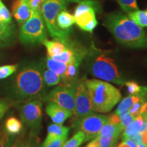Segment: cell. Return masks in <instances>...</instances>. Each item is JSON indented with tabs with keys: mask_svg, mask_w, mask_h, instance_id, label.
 Here are the masks:
<instances>
[{
	"mask_svg": "<svg viewBox=\"0 0 147 147\" xmlns=\"http://www.w3.org/2000/svg\"><path fill=\"white\" fill-rule=\"evenodd\" d=\"M104 25L119 43L133 49L147 48V36L142 27L121 12L108 14Z\"/></svg>",
	"mask_w": 147,
	"mask_h": 147,
	"instance_id": "1",
	"label": "cell"
},
{
	"mask_svg": "<svg viewBox=\"0 0 147 147\" xmlns=\"http://www.w3.org/2000/svg\"><path fill=\"white\" fill-rule=\"evenodd\" d=\"M45 86L42 69L30 64L18 71L13 85L14 96L21 102H29L43 95Z\"/></svg>",
	"mask_w": 147,
	"mask_h": 147,
	"instance_id": "2",
	"label": "cell"
},
{
	"mask_svg": "<svg viewBox=\"0 0 147 147\" xmlns=\"http://www.w3.org/2000/svg\"><path fill=\"white\" fill-rule=\"evenodd\" d=\"M94 112L108 113L121 99V92L111 84L103 80H84Z\"/></svg>",
	"mask_w": 147,
	"mask_h": 147,
	"instance_id": "3",
	"label": "cell"
},
{
	"mask_svg": "<svg viewBox=\"0 0 147 147\" xmlns=\"http://www.w3.org/2000/svg\"><path fill=\"white\" fill-rule=\"evenodd\" d=\"M67 7V3L63 0H45L42 5L41 14L50 36L54 40L62 42L67 47H71L75 45L69 38L71 32L59 28L56 23L58 14L61 10H66Z\"/></svg>",
	"mask_w": 147,
	"mask_h": 147,
	"instance_id": "4",
	"label": "cell"
},
{
	"mask_svg": "<svg viewBox=\"0 0 147 147\" xmlns=\"http://www.w3.org/2000/svg\"><path fill=\"white\" fill-rule=\"evenodd\" d=\"M19 39L26 45L43 44L47 40V29L40 11L32 10L29 19L21 25Z\"/></svg>",
	"mask_w": 147,
	"mask_h": 147,
	"instance_id": "5",
	"label": "cell"
},
{
	"mask_svg": "<svg viewBox=\"0 0 147 147\" xmlns=\"http://www.w3.org/2000/svg\"><path fill=\"white\" fill-rule=\"evenodd\" d=\"M90 71L93 76L104 81L111 82L119 85H124L125 79L121 76L115 60L101 54L93 59L90 65Z\"/></svg>",
	"mask_w": 147,
	"mask_h": 147,
	"instance_id": "6",
	"label": "cell"
},
{
	"mask_svg": "<svg viewBox=\"0 0 147 147\" xmlns=\"http://www.w3.org/2000/svg\"><path fill=\"white\" fill-rule=\"evenodd\" d=\"M100 8L97 0H85L78 3L74 14L75 23L84 32L93 33L98 24L95 14Z\"/></svg>",
	"mask_w": 147,
	"mask_h": 147,
	"instance_id": "7",
	"label": "cell"
},
{
	"mask_svg": "<svg viewBox=\"0 0 147 147\" xmlns=\"http://www.w3.org/2000/svg\"><path fill=\"white\" fill-rule=\"evenodd\" d=\"M76 81L63 83L53 89L45 97V100L56 103L59 106L69 110L73 115L75 110V92Z\"/></svg>",
	"mask_w": 147,
	"mask_h": 147,
	"instance_id": "8",
	"label": "cell"
},
{
	"mask_svg": "<svg viewBox=\"0 0 147 147\" xmlns=\"http://www.w3.org/2000/svg\"><path fill=\"white\" fill-rule=\"evenodd\" d=\"M107 121V116L93 113L83 118L78 119L76 125L80 131L84 134V142H87L97 136L99 131Z\"/></svg>",
	"mask_w": 147,
	"mask_h": 147,
	"instance_id": "9",
	"label": "cell"
},
{
	"mask_svg": "<svg viewBox=\"0 0 147 147\" xmlns=\"http://www.w3.org/2000/svg\"><path fill=\"white\" fill-rule=\"evenodd\" d=\"M20 116L23 122L32 129L38 128L42 119V103L40 100L27 102L20 108Z\"/></svg>",
	"mask_w": 147,
	"mask_h": 147,
	"instance_id": "10",
	"label": "cell"
},
{
	"mask_svg": "<svg viewBox=\"0 0 147 147\" xmlns=\"http://www.w3.org/2000/svg\"><path fill=\"white\" fill-rule=\"evenodd\" d=\"M74 115L78 119H81L94 113L91 106L89 93L84 80H77L75 92Z\"/></svg>",
	"mask_w": 147,
	"mask_h": 147,
	"instance_id": "11",
	"label": "cell"
},
{
	"mask_svg": "<svg viewBox=\"0 0 147 147\" xmlns=\"http://www.w3.org/2000/svg\"><path fill=\"white\" fill-rule=\"evenodd\" d=\"M12 14L19 25L26 22L32 14V9L29 0H15L12 5Z\"/></svg>",
	"mask_w": 147,
	"mask_h": 147,
	"instance_id": "12",
	"label": "cell"
},
{
	"mask_svg": "<svg viewBox=\"0 0 147 147\" xmlns=\"http://www.w3.org/2000/svg\"><path fill=\"white\" fill-rule=\"evenodd\" d=\"M46 112L54 123L59 125L63 124L64 121L73 115L71 111L62 108L61 106L53 102L48 103L46 107Z\"/></svg>",
	"mask_w": 147,
	"mask_h": 147,
	"instance_id": "13",
	"label": "cell"
},
{
	"mask_svg": "<svg viewBox=\"0 0 147 147\" xmlns=\"http://www.w3.org/2000/svg\"><path fill=\"white\" fill-rule=\"evenodd\" d=\"M119 137L112 134H102L93 138L86 147H115Z\"/></svg>",
	"mask_w": 147,
	"mask_h": 147,
	"instance_id": "14",
	"label": "cell"
},
{
	"mask_svg": "<svg viewBox=\"0 0 147 147\" xmlns=\"http://www.w3.org/2000/svg\"><path fill=\"white\" fill-rule=\"evenodd\" d=\"M56 23L59 28L63 31L71 32V27L75 23V19L74 15L66 10H63L58 14L56 18Z\"/></svg>",
	"mask_w": 147,
	"mask_h": 147,
	"instance_id": "15",
	"label": "cell"
},
{
	"mask_svg": "<svg viewBox=\"0 0 147 147\" xmlns=\"http://www.w3.org/2000/svg\"><path fill=\"white\" fill-rule=\"evenodd\" d=\"M144 119L141 115L138 116L133 119V121L125 128L123 133V140L127 139L141 132Z\"/></svg>",
	"mask_w": 147,
	"mask_h": 147,
	"instance_id": "16",
	"label": "cell"
},
{
	"mask_svg": "<svg viewBox=\"0 0 147 147\" xmlns=\"http://www.w3.org/2000/svg\"><path fill=\"white\" fill-rule=\"evenodd\" d=\"M48 134L46 138L45 142H48L58 138L60 137L67 136L68 135L69 129L67 127H65L59 124H52L50 125L48 127Z\"/></svg>",
	"mask_w": 147,
	"mask_h": 147,
	"instance_id": "17",
	"label": "cell"
},
{
	"mask_svg": "<svg viewBox=\"0 0 147 147\" xmlns=\"http://www.w3.org/2000/svg\"><path fill=\"white\" fill-rule=\"evenodd\" d=\"M81 61H82L80 60H75L67 63V68H66L65 74L61 78V80H63L64 83L76 81L77 76L78 74V69Z\"/></svg>",
	"mask_w": 147,
	"mask_h": 147,
	"instance_id": "18",
	"label": "cell"
},
{
	"mask_svg": "<svg viewBox=\"0 0 147 147\" xmlns=\"http://www.w3.org/2000/svg\"><path fill=\"white\" fill-rule=\"evenodd\" d=\"M14 26L12 23H4L0 21V47L5 46L13 40Z\"/></svg>",
	"mask_w": 147,
	"mask_h": 147,
	"instance_id": "19",
	"label": "cell"
},
{
	"mask_svg": "<svg viewBox=\"0 0 147 147\" xmlns=\"http://www.w3.org/2000/svg\"><path fill=\"white\" fill-rule=\"evenodd\" d=\"M43 45L47 48L48 56L50 57L51 58L63 53L67 49V47H68L62 42L56 40H46L43 42Z\"/></svg>",
	"mask_w": 147,
	"mask_h": 147,
	"instance_id": "20",
	"label": "cell"
},
{
	"mask_svg": "<svg viewBox=\"0 0 147 147\" xmlns=\"http://www.w3.org/2000/svg\"><path fill=\"white\" fill-rule=\"evenodd\" d=\"M23 129V123L15 117H10L5 123L4 130L9 136H15L21 133Z\"/></svg>",
	"mask_w": 147,
	"mask_h": 147,
	"instance_id": "21",
	"label": "cell"
},
{
	"mask_svg": "<svg viewBox=\"0 0 147 147\" xmlns=\"http://www.w3.org/2000/svg\"><path fill=\"white\" fill-rule=\"evenodd\" d=\"M46 65H47L48 68L54 71L55 73L57 74L58 75H59L61 78L63 76L66 68H67V63L55 60L54 59L51 58L49 56L47 57V60H46Z\"/></svg>",
	"mask_w": 147,
	"mask_h": 147,
	"instance_id": "22",
	"label": "cell"
},
{
	"mask_svg": "<svg viewBox=\"0 0 147 147\" xmlns=\"http://www.w3.org/2000/svg\"><path fill=\"white\" fill-rule=\"evenodd\" d=\"M42 76H43L45 83L48 86H55L59 83L61 81V76L57 74L51 70L48 67H44L42 69Z\"/></svg>",
	"mask_w": 147,
	"mask_h": 147,
	"instance_id": "23",
	"label": "cell"
},
{
	"mask_svg": "<svg viewBox=\"0 0 147 147\" xmlns=\"http://www.w3.org/2000/svg\"><path fill=\"white\" fill-rule=\"evenodd\" d=\"M141 97L138 96V95H129V96L125 97L120 102L117 106V109L115 110V114L119 115L121 112L128 110L132 106L135 104L136 102H138Z\"/></svg>",
	"mask_w": 147,
	"mask_h": 147,
	"instance_id": "24",
	"label": "cell"
},
{
	"mask_svg": "<svg viewBox=\"0 0 147 147\" xmlns=\"http://www.w3.org/2000/svg\"><path fill=\"white\" fill-rule=\"evenodd\" d=\"M129 17L141 27H147V11L136 10L128 14Z\"/></svg>",
	"mask_w": 147,
	"mask_h": 147,
	"instance_id": "25",
	"label": "cell"
},
{
	"mask_svg": "<svg viewBox=\"0 0 147 147\" xmlns=\"http://www.w3.org/2000/svg\"><path fill=\"white\" fill-rule=\"evenodd\" d=\"M85 136L82 131H77L72 138L65 142L62 147H79L84 142Z\"/></svg>",
	"mask_w": 147,
	"mask_h": 147,
	"instance_id": "26",
	"label": "cell"
},
{
	"mask_svg": "<svg viewBox=\"0 0 147 147\" xmlns=\"http://www.w3.org/2000/svg\"><path fill=\"white\" fill-rule=\"evenodd\" d=\"M116 1L121 7L123 10L127 14L139 10L136 0H116Z\"/></svg>",
	"mask_w": 147,
	"mask_h": 147,
	"instance_id": "27",
	"label": "cell"
},
{
	"mask_svg": "<svg viewBox=\"0 0 147 147\" xmlns=\"http://www.w3.org/2000/svg\"><path fill=\"white\" fill-rule=\"evenodd\" d=\"M121 132H122V131H121L119 125H114L108 122H106L103 125L102 129H100V131H99L97 136L102 135V134H114V135H117L119 136Z\"/></svg>",
	"mask_w": 147,
	"mask_h": 147,
	"instance_id": "28",
	"label": "cell"
},
{
	"mask_svg": "<svg viewBox=\"0 0 147 147\" xmlns=\"http://www.w3.org/2000/svg\"><path fill=\"white\" fill-rule=\"evenodd\" d=\"M18 65H5L0 66V80L8 78L17 70Z\"/></svg>",
	"mask_w": 147,
	"mask_h": 147,
	"instance_id": "29",
	"label": "cell"
},
{
	"mask_svg": "<svg viewBox=\"0 0 147 147\" xmlns=\"http://www.w3.org/2000/svg\"><path fill=\"white\" fill-rule=\"evenodd\" d=\"M119 117H120V124H119V127H120V129L123 132L125 129V128L133 121L134 117L129 113V110L121 112L119 115Z\"/></svg>",
	"mask_w": 147,
	"mask_h": 147,
	"instance_id": "30",
	"label": "cell"
},
{
	"mask_svg": "<svg viewBox=\"0 0 147 147\" xmlns=\"http://www.w3.org/2000/svg\"><path fill=\"white\" fill-rule=\"evenodd\" d=\"M0 21L4 23H12V16L8 9L5 6L0 0Z\"/></svg>",
	"mask_w": 147,
	"mask_h": 147,
	"instance_id": "31",
	"label": "cell"
},
{
	"mask_svg": "<svg viewBox=\"0 0 147 147\" xmlns=\"http://www.w3.org/2000/svg\"><path fill=\"white\" fill-rule=\"evenodd\" d=\"M146 100V99L142 98V97H141L138 102H136L135 104H134V105L128 110L129 112V113L133 116L134 118L138 117V116L140 115L141 109H142V106L144 105L145 101Z\"/></svg>",
	"mask_w": 147,
	"mask_h": 147,
	"instance_id": "32",
	"label": "cell"
},
{
	"mask_svg": "<svg viewBox=\"0 0 147 147\" xmlns=\"http://www.w3.org/2000/svg\"><path fill=\"white\" fill-rule=\"evenodd\" d=\"M67 138V136L60 137L48 142H43L42 147H62Z\"/></svg>",
	"mask_w": 147,
	"mask_h": 147,
	"instance_id": "33",
	"label": "cell"
},
{
	"mask_svg": "<svg viewBox=\"0 0 147 147\" xmlns=\"http://www.w3.org/2000/svg\"><path fill=\"white\" fill-rule=\"evenodd\" d=\"M125 85L127 88V91L130 95H138L140 91L141 86H140L137 82L134 81L125 82Z\"/></svg>",
	"mask_w": 147,
	"mask_h": 147,
	"instance_id": "34",
	"label": "cell"
},
{
	"mask_svg": "<svg viewBox=\"0 0 147 147\" xmlns=\"http://www.w3.org/2000/svg\"><path fill=\"white\" fill-rule=\"evenodd\" d=\"M10 138V136L4 129H0V147H5Z\"/></svg>",
	"mask_w": 147,
	"mask_h": 147,
	"instance_id": "35",
	"label": "cell"
},
{
	"mask_svg": "<svg viewBox=\"0 0 147 147\" xmlns=\"http://www.w3.org/2000/svg\"><path fill=\"white\" fill-rule=\"evenodd\" d=\"M117 147H138V144L130 139L123 140Z\"/></svg>",
	"mask_w": 147,
	"mask_h": 147,
	"instance_id": "36",
	"label": "cell"
},
{
	"mask_svg": "<svg viewBox=\"0 0 147 147\" xmlns=\"http://www.w3.org/2000/svg\"><path fill=\"white\" fill-rule=\"evenodd\" d=\"M19 141V139L16 138L14 136H12V137H10L5 147H18Z\"/></svg>",
	"mask_w": 147,
	"mask_h": 147,
	"instance_id": "37",
	"label": "cell"
},
{
	"mask_svg": "<svg viewBox=\"0 0 147 147\" xmlns=\"http://www.w3.org/2000/svg\"><path fill=\"white\" fill-rule=\"evenodd\" d=\"M8 109V104L5 101L0 100V120L2 119Z\"/></svg>",
	"mask_w": 147,
	"mask_h": 147,
	"instance_id": "38",
	"label": "cell"
},
{
	"mask_svg": "<svg viewBox=\"0 0 147 147\" xmlns=\"http://www.w3.org/2000/svg\"><path fill=\"white\" fill-rule=\"evenodd\" d=\"M127 139L131 140H133L134 142H135L138 144L143 143L142 142V132H139V133L136 134V135L133 136Z\"/></svg>",
	"mask_w": 147,
	"mask_h": 147,
	"instance_id": "39",
	"label": "cell"
},
{
	"mask_svg": "<svg viewBox=\"0 0 147 147\" xmlns=\"http://www.w3.org/2000/svg\"><path fill=\"white\" fill-rule=\"evenodd\" d=\"M138 96L147 100V86H141L140 91Z\"/></svg>",
	"mask_w": 147,
	"mask_h": 147,
	"instance_id": "40",
	"label": "cell"
},
{
	"mask_svg": "<svg viewBox=\"0 0 147 147\" xmlns=\"http://www.w3.org/2000/svg\"><path fill=\"white\" fill-rule=\"evenodd\" d=\"M18 147H35L32 143L27 141H19V144H18Z\"/></svg>",
	"mask_w": 147,
	"mask_h": 147,
	"instance_id": "41",
	"label": "cell"
},
{
	"mask_svg": "<svg viewBox=\"0 0 147 147\" xmlns=\"http://www.w3.org/2000/svg\"><path fill=\"white\" fill-rule=\"evenodd\" d=\"M142 142L147 145V129L142 132Z\"/></svg>",
	"mask_w": 147,
	"mask_h": 147,
	"instance_id": "42",
	"label": "cell"
},
{
	"mask_svg": "<svg viewBox=\"0 0 147 147\" xmlns=\"http://www.w3.org/2000/svg\"><path fill=\"white\" fill-rule=\"evenodd\" d=\"M66 3H80L82 1H85V0H63Z\"/></svg>",
	"mask_w": 147,
	"mask_h": 147,
	"instance_id": "43",
	"label": "cell"
}]
</instances>
